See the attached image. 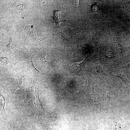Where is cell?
Segmentation results:
<instances>
[{
  "label": "cell",
  "instance_id": "6da1fadb",
  "mask_svg": "<svg viewBox=\"0 0 130 130\" xmlns=\"http://www.w3.org/2000/svg\"><path fill=\"white\" fill-rule=\"evenodd\" d=\"M24 76L15 77L11 79L8 85V97L11 100L13 99V93L15 90L20 88L22 83V79Z\"/></svg>",
  "mask_w": 130,
  "mask_h": 130
},
{
  "label": "cell",
  "instance_id": "7a4b0ae2",
  "mask_svg": "<svg viewBox=\"0 0 130 130\" xmlns=\"http://www.w3.org/2000/svg\"><path fill=\"white\" fill-rule=\"evenodd\" d=\"M33 92L32 88L28 87L25 89H20L17 93L20 102L19 106V110H20L22 109Z\"/></svg>",
  "mask_w": 130,
  "mask_h": 130
},
{
  "label": "cell",
  "instance_id": "3957f363",
  "mask_svg": "<svg viewBox=\"0 0 130 130\" xmlns=\"http://www.w3.org/2000/svg\"><path fill=\"white\" fill-rule=\"evenodd\" d=\"M34 85L35 88V91L34 93L36 97V100L34 103V112L38 116H45L49 115V113L46 111L43 108L39 98V91L35 85Z\"/></svg>",
  "mask_w": 130,
  "mask_h": 130
},
{
  "label": "cell",
  "instance_id": "277c9868",
  "mask_svg": "<svg viewBox=\"0 0 130 130\" xmlns=\"http://www.w3.org/2000/svg\"><path fill=\"white\" fill-rule=\"evenodd\" d=\"M23 50L24 55L28 70L31 71L32 72H40L34 65L32 61V56L29 53L28 51L25 47H24Z\"/></svg>",
  "mask_w": 130,
  "mask_h": 130
},
{
  "label": "cell",
  "instance_id": "5b68a950",
  "mask_svg": "<svg viewBox=\"0 0 130 130\" xmlns=\"http://www.w3.org/2000/svg\"><path fill=\"white\" fill-rule=\"evenodd\" d=\"M29 45L31 48L38 56L41 61L45 62H47L46 60L45 57V56L48 54L47 52L36 45L31 44H29Z\"/></svg>",
  "mask_w": 130,
  "mask_h": 130
},
{
  "label": "cell",
  "instance_id": "8992f818",
  "mask_svg": "<svg viewBox=\"0 0 130 130\" xmlns=\"http://www.w3.org/2000/svg\"><path fill=\"white\" fill-rule=\"evenodd\" d=\"M91 72L95 75H104L105 74L103 69L98 63L96 64L92 68Z\"/></svg>",
  "mask_w": 130,
  "mask_h": 130
},
{
  "label": "cell",
  "instance_id": "52a82bcc",
  "mask_svg": "<svg viewBox=\"0 0 130 130\" xmlns=\"http://www.w3.org/2000/svg\"><path fill=\"white\" fill-rule=\"evenodd\" d=\"M25 30L28 33L31 37L35 39L37 38L34 30V26L33 24L30 26L26 25Z\"/></svg>",
  "mask_w": 130,
  "mask_h": 130
},
{
  "label": "cell",
  "instance_id": "ba28073f",
  "mask_svg": "<svg viewBox=\"0 0 130 130\" xmlns=\"http://www.w3.org/2000/svg\"><path fill=\"white\" fill-rule=\"evenodd\" d=\"M116 75L118 78L124 81L130 82V78L127 74L117 72Z\"/></svg>",
  "mask_w": 130,
  "mask_h": 130
},
{
  "label": "cell",
  "instance_id": "9c48e42d",
  "mask_svg": "<svg viewBox=\"0 0 130 130\" xmlns=\"http://www.w3.org/2000/svg\"><path fill=\"white\" fill-rule=\"evenodd\" d=\"M5 100L0 93V109L1 111L4 113H6L4 109Z\"/></svg>",
  "mask_w": 130,
  "mask_h": 130
},
{
  "label": "cell",
  "instance_id": "30bf717a",
  "mask_svg": "<svg viewBox=\"0 0 130 130\" xmlns=\"http://www.w3.org/2000/svg\"><path fill=\"white\" fill-rule=\"evenodd\" d=\"M88 56L87 54L84 59L81 62L79 63L80 70L82 71L84 68L86 62L88 59Z\"/></svg>",
  "mask_w": 130,
  "mask_h": 130
},
{
  "label": "cell",
  "instance_id": "8fae6325",
  "mask_svg": "<svg viewBox=\"0 0 130 130\" xmlns=\"http://www.w3.org/2000/svg\"><path fill=\"white\" fill-rule=\"evenodd\" d=\"M117 51L119 53L120 57L123 53V48L122 45L117 43L115 42Z\"/></svg>",
  "mask_w": 130,
  "mask_h": 130
},
{
  "label": "cell",
  "instance_id": "7c38bea8",
  "mask_svg": "<svg viewBox=\"0 0 130 130\" xmlns=\"http://www.w3.org/2000/svg\"><path fill=\"white\" fill-rule=\"evenodd\" d=\"M100 34L97 35L95 37L93 38L91 42L92 43L95 44L96 45L97 50L98 49L97 47V44L98 43L100 36Z\"/></svg>",
  "mask_w": 130,
  "mask_h": 130
},
{
  "label": "cell",
  "instance_id": "4fadbf2b",
  "mask_svg": "<svg viewBox=\"0 0 130 130\" xmlns=\"http://www.w3.org/2000/svg\"><path fill=\"white\" fill-rule=\"evenodd\" d=\"M99 9V7L97 3H95L92 7L91 10L92 12H97L98 10Z\"/></svg>",
  "mask_w": 130,
  "mask_h": 130
},
{
  "label": "cell",
  "instance_id": "5bb4252c",
  "mask_svg": "<svg viewBox=\"0 0 130 130\" xmlns=\"http://www.w3.org/2000/svg\"><path fill=\"white\" fill-rule=\"evenodd\" d=\"M25 8L24 5L22 4L19 5L17 6L16 8L17 10L19 12H22Z\"/></svg>",
  "mask_w": 130,
  "mask_h": 130
},
{
  "label": "cell",
  "instance_id": "9a60e30c",
  "mask_svg": "<svg viewBox=\"0 0 130 130\" xmlns=\"http://www.w3.org/2000/svg\"><path fill=\"white\" fill-rule=\"evenodd\" d=\"M58 14H59V13L58 12V11H55L54 12V15H55L54 19H57V18L55 20V21L58 24L59 22V20L58 18L59 15H58Z\"/></svg>",
  "mask_w": 130,
  "mask_h": 130
},
{
  "label": "cell",
  "instance_id": "2e32d148",
  "mask_svg": "<svg viewBox=\"0 0 130 130\" xmlns=\"http://www.w3.org/2000/svg\"><path fill=\"white\" fill-rule=\"evenodd\" d=\"M113 122L115 126L114 130H120L121 129V127L120 126L119 124L114 120L113 121Z\"/></svg>",
  "mask_w": 130,
  "mask_h": 130
},
{
  "label": "cell",
  "instance_id": "e0dca14e",
  "mask_svg": "<svg viewBox=\"0 0 130 130\" xmlns=\"http://www.w3.org/2000/svg\"><path fill=\"white\" fill-rule=\"evenodd\" d=\"M9 42L8 44L7 45V46L9 49H11L13 46V43L11 39H9Z\"/></svg>",
  "mask_w": 130,
  "mask_h": 130
},
{
  "label": "cell",
  "instance_id": "ac0fdd59",
  "mask_svg": "<svg viewBox=\"0 0 130 130\" xmlns=\"http://www.w3.org/2000/svg\"><path fill=\"white\" fill-rule=\"evenodd\" d=\"M0 61L1 62L3 63H5L6 62L7 60L6 59L5 57H1L0 58Z\"/></svg>",
  "mask_w": 130,
  "mask_h": 130
},
{
  "label": "cell",
  "instance_id": "d6986e66",
  "mask_svg": "<svg viewBox=\"0 0 130 130\" xmlns=\"http://www.w3.org/2000/svg\"><path fill=\"white\" fill-rule=\"evenodd\" d=\"M124 67L125 68H130V62Z\"/></svg>",
  "mask_w": 130,
  "mask_h": 130
},
{
  "label": "cell",
  "instance_id": "ffe728a7",
  "mask_svg": "<svg viewBox=\"0 0 130 130\" xmlns=\"http://www.w3.org/2000/svg\"><path fill=\"white\" fill-rule=\"evenodd\" d=\"M129 41L130 42V39H129Z\"/></svg>",
  "mask_w": 130,
  "mask_h": 130
}]
</instances>
